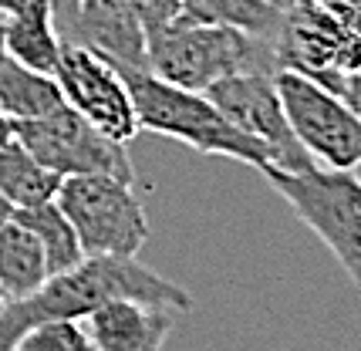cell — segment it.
<instances>
[{
    "mask_svg": "<svg viewBox=\"0 0 361 351\" xmlns=\"http://www.w3.org/2000/svg\"><path fill=\"white\" fill-rule=\"evenodd\" d=\"M115 297L145 301L179 311V314L192 311L189 290L149 271L145 264H139V257H85L78 267L51 273L34 294L7 304V311L0 314V351H14L17 338L27 328H34L37 321H85L94 307L115 301Z\"/></svg>",
    "mask_w": 361,
    "mask_h": 351,
    "instance_id": "cell-1",
    "label": "cell"
},
{
    "mask_svg": "<svg viewBox=\"0 0 361 351\" xmlns=\"http://www.w3.org/2000/svg\"><path fill=\"white\" fill-rule=\"evenodd\" d=\"M122 75L128 81L142 132H156L162 139L189 145L200 156L233 159L240 166H250V169L270 166L267 149L257 139H250L247 132H240L213 105V98L206 92H189V88L169 85V81L156 78L152 71H122Z\"/></svg>",
    "mask_w": 361,
    "mask_h": 351,
    "instance_id": "cell-2",
    "label": "cell"
},
{
    "mask_svg": "<svg viewBox=\"0 0 361 351\" xmlns=\"http://www.w3.org/2000/svg\"><path fill=\"white\" fill-rule=\"evenodd\" d=\"M145 58L156 78L189 88V92H206L209 85L230 75L277 71L270 41H260L236 27L196 24L183 14L173 24L149 34Z\"/></svg>",
    "mask_w": 361,
    "mask_h": 351,
    "instance_id": "cell-3",
    "label": "cell"
},
{
    "mask_svg": "<svg viewBox=\"0 0 361 351\" xmlns=\"http://www.w3.org/2000/svg\"><path fill=\"white\" fill-rule=\"evenodd\" d=\"M283 203L311 226L324 247L338 257L341 271L361 294V179L355 173L307 166V169H260Z\"/></svg>",
    "mask_w": 361,
    "mask_h": 351,
    "instance_id": "cell-4",
    "label": "cell"
},
{
    "mask_svg": "<svg viewBox=\"0 0 361 351\" xmlns=\"http://www.w3.org/2000/svg\"><path fill=\"white\" fill-rule=\"evenodd\" d=\"M135 183L111 176H64L54 203L75 223L85 257H139L149 220Z\"/></svg>",
    "mask_w": 361,
    "mask_h": 351,
    "instance_id": "cell-5",
    "label": "cell"
},
{
    "mask_svg": "<svg viewBox=\"0 0 361 351\" xmlns=\"http://www.w3.org/2000/svg\"><path fill=\"white\" fill-rule=\"evenodd\" d=\"M287 122L314 166L355 173L361 166V112L290 68L274 71Z\"/></svg>",
    "mask_w": 361,
    "mask_h": 351,
    "instance_id": "cell-6",
    "label": "cell"
},
{
    "mask_svg": "<svg viewBox=\"0 0 361 351\" xmlns=\"http://www.w3.org/2000/svg\"><path fill=\"white\" fill-rule=\"evenodd\" d=\"M14 139L61 179L64 176H111L122 183H135V169L126 145L98 132L71 105H61L58 112L34 122H14Z\"/></svg>",
    "mask_w": 361,
    "mask_h": 351,
    "instance_id": "cell-7",
    "label": "cell"
},
{
    "mask_svg": "<svg viewBox=\"0 0 361 351\" xmlns=\"http://www.w3.org/2000/svg\"><path fill=\"white\" fill-rule=\"evenodd\" d=\"M54 78L61 85L64 105H71L109 139L128 145L142 132L126 75L98 51L85 48L78 41H64Z\"/></svg>",
    "mask_w": 361,
    "mask_h": 351,
    "instance_id": "cell-8",
    "label": "cell"
},
{
    "mask_svg": "<svg viewBox=\"0 0 361 351\" xmlns=\"http://www.w3.org/2000/svg\"><path fill=\"white\" fill-rule=\"evenodd\" d=\"M213 105L220 109L240 132L267 149L270 166L277 169H307L314 159L304 152L294 128L287 122V112L281 105L274 71H247V75H230L206 88Z\"/></svg>",
    "mask_w": 361,
    "mask_h": 351,
    "instance_id": "cell-9",
    "label": "cell"
},
{
    "mask_svg": "<svg viewBox=\"0 0 361 351\" xmlns=\"http://www.w3.org/2000/svg\"><path fill=\"white\" fill-rule=\"evenodd\" d=\"M61 37L98 51L122 71H149L145 58L149 34L142 27L139 14L128 7V0H78Z\"/></svg>",
    "mask_w": 361,
    "mask_h": 351,
    "instance_id": "cell-10",
    "label": "cell"
},
{
    "mask_svg": "<svg viewBox=\"0 0 361 351\" xmlns=\"http://www.w3.org/2000/svg\"><path fill=\"white\" fill-rule=\"evenodd\" d=\"M179 311L156 307L145 301H115L94 307L85 318L94 351H162L169 331L176 328Z\"/></svg>",
    "mask_w": 361,
    "mask_h": 351,
    "instance_id": "cell-11",
    "label": "cell"
},
{
    "mask_svg": "<svg viewBox=\"0 0 361 351\" xmlns=\"http://www.w3.org/2000/svg\"><path fill=\"white\" fill-rule=\"evenodd\" d=\"M64 37L54 20L51 0H27L20 11L4 17V48L7 58L20 61L24 68L54 75V68L61 61Z\"/></svg>",
    "mask_w": 361,
    "mask_h": 351,
    "instance_id": "cell-12",
    "label": "cell"
},
{
    "mask_svg": "<svg viewBox=\"0 0 361 351\" xmlns=\"http://www.w3.org/2000/svg\"><path fill=\"white\" fill-rule=\"evenodd\" d=\"M64 105L61 85L54 75L24 68L14 58L0 61V109L11 122H34Z\"/></svg>",
    "mask_w": 361,
    "mask_h": 351,
    "instance_id": "cell-13",
    "label": "cell"
},
{
    "mask_svg": "<svg viewBox=\"0 0 361 351\" xmlns=\"http://www.w3.org/2000/svg\"><path fill=\"white\" fill-rule=\"evenodd\" d=\"M47 277H51V267H47L41 240L17 220L0 226V288L4 294L11 301H20L34 294Z\"/></svg>",
    "mask_w": 361,
    "mask_h": 351,
    "instance_id": "cell-14",
    "label": "cell"
},
{
    "mask_svg": "<svg viewBox=\"0 0 361 351\" xmlns=\"http://www.w3.org/2000/svg\"><path fill=\"white\" fill-rule=\"evenodd\" d=\"M183 17L196 24H220V27H236L247 31L260 41H277L283 27L287 7H277L270 0H179Z\"/></svg>",
    "mask_w": 361,
    "mask_h": 351,
    "instance_id": "cell-15",
    "label": "cell"
},
{
    "mask_svg": "<svg viewBox=\"0 0 361 351\" xmlns=\"http://www.w3.org/2000/svg\"><path fill=\"white\" fill-rule=\"evenodd\" d=\"M58 186H61V176L41 166L17 139L0 145V192L14 209L51 203L58 196Z\"/></svg>",
    "mask_w": 361,
    "mask_h": 351,
    "instance_id": "cell-16",
    "label": "cell"
},
{
    "mask_svg": "<svg viewBox=\"0 0 361 351\" xmlns=\"http://www.w3.org/2000/svg\"><path fill=\"white\" fill-rule=\"evenodd\" d=\"M14 220L24 223L34 237L41 240L47 257V267L51 273L71 271L85 260V250H81V240L75 223L64 216V209L51 199V203H41V207H27V209H14Z\"/></svg>",
    "mask_w": 361,
    "mask_h": 351,
    "instance_id": "cell-17",
    "label": "cell"
},
{
    "mask_svg": "<svg viewBox=\"0 0 361 351\" xmlns=\"http://www.w3.org/2000/svg\"><path fill=\"white\" fill-rule=\"evenodd\" d=\"M14 351H94L85 321L47 318L17 338Z\"/></svg>",
    "mask_w": 361,
    "mask_h": 351,
    "instance_id": "cell-18",
    "label": "cell"
},
{
    "mask_svg": "<svg viewBox=\"0 0 361 351\" xmlns=\"http://www.w3.org/2000/svg\"><path fill=\"white\" fill-rule=\"evenodd\" d=\"M128 7L139 14L145 34H152V31H159V27H166V24H173L176 17L183 14L179 0H128Z\"/></svg>",
    "mask_w": 361,
    "mask_h": 351,
    "instance_id": "cell-19",
    "label": "cell"
},
{
    "mask_svg": "<svg viewBox=\"0 0 361 351\" xmlns=\"http://www.w3.org/2000/svg\"><path fill=\"white\" fill-rule=\"evenodd\" d=\"M51 7H54V20H58V31L68 27V20L75 14V7H78V0H51Z\"/></svg>",
    "mask_w": 361,
    "mask_h": 351,
    "instance_id": "cell-20",
    "label": "cell"
},
{
    "mask_svg": "<svg viewBox=\"0 0 361 351\" xmlns=\"http://www.w3.org/2000/svg\"><path fill=\"white\" fill-rule=\"evenodd\" d=\"M7 142H14V122L0 109V145H7Z\"/></svg>",
    "mask_w": 361,
    "mask_h": 351,
    "instance_id": "cell-21",
    "label": "cell"
},
{
    "mask_svg": "<svg viewBox=\"0 0 361 351\" xmlns=\"http://www.w3.org/2000/svg\"><path fill=\"white\" fill-rule=\"evenodd\" d=\"M11 220H14V207H11V203L4 199V192H0V226L11 223Z\"/></svg>",
    "mask_w": 361,
    "mask_h": 351,
    "instance_id": "cell-22",
    "label": "cell"
},
{
    "mask_svg": "<svg viewBox=\"0 0 361 351\" xmlns=\"http://www.w3.org/2000/svg\"><path fill=\"white\" fill-rule=\"evenodd\" d=\"M27 0H0V17H7V14H14V11H20Z\"/></svg>",
    "mask_w": 361,
    "mask_h": 351,
    "instance_id": "cell-23",
    "label": "cell"
},
{
    "mask_svg": "<svg viewBox=\"0 0 361 351\" xmlns=\"http://www.w3.org/2000/svg\"><path fill=\"white\" fill-rule=\"evenodd\" d=\"M321 7H328V11H338V7H351V4H361V0H314Z\"/></svg>",
    "mask_w": 361,
    "mask_h": 351,
    "instance_id": "cell-24",
    "label": "cell"
},
{
    "mask_svg": "<svg viewBox=\"0 0 361 351\" xmlns=\"http://www.w3.org/2000/svg\"><path fill=\"white\" fill-rule=\"evenodd\" d=\"M7 58V48H4V17H0V61Z\"/></svg>",
    "mask_w": 361,
    "mask_h": 351,
    "instance_id": "cell-25",
    "label": "cell"
},
{
    "mask_svg": "<svg viewBox=\"0 0 361 351\" xmlns=\"http://www.w3.org/2000/svg\"><path fill=\"white\" fill-rule=\"evenodd\" d=\"M7 304H11V297H7V294H4V288H0V314L7 311Z\"/></svg>",
    "mask_w": 361,
    "mask_h": 351,
    "instance_id": "cell-26",
    "label": "cell"
},
{
    "mask_svg": "<svg viewBox=\"0 0 361 351\" xmlns=\"http://www.w3.org/2000/svg\"><path fill=\"white\" fill-rule=\"evenodd\" d=\"M270 4H277V7H290V0H270Z\"/></svg>",
    "mask_w": 361,
    "mask_h": 351,
    "instance_id": "cell-27",
    "label": "cell"
},
{
    "mask_svg": "<svg viewBox=\"0 0 361 351\" xmlns=\"http://www.w3.org/2000/svg\"><path fill=\"white\" fill-rule=\"evenodd\" d=\"M294 4H300V0H290V7H294Z\"/></svg>",
    "mask_w": 361,
    "mask_h": 351,
    "instance_id": "cell-28",
    "label": "cell"
}]
</instances>
